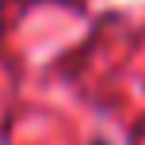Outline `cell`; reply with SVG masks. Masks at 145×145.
Segmentation results:
<instances>
[{
  "instance_id": "1",
  "label": "cell",
  "mask_w": 145,
  "mask_h": 145,
  "mask_svg": "<svg viewBox=\"0 0 145 145\" xmlns=\"http://www.w3.org/2000/svg\"><path fill=\"white\" fill-rule=\"evenodd\" d=\"M95 145H107V141H95Z\"/></svg>"
}]
</instances>
